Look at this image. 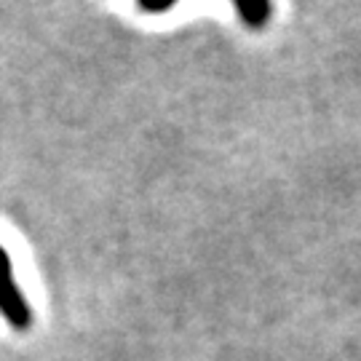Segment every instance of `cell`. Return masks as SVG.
Segmentation results:
<instances>
[{"label": "cell", "instance_id": "7a4b0ae2", "mask_svg": "<svg viewBox=\"0 0 361 361\" xmlns=\"http://www.w3.org/2000/svg\"><path fill=\"white\" fill-rule=\"evenodd\" d=\"M140 8L147 13H164L169 11V8H174V3L169 0V3H145V0H140Z\"/></svg>", "mask_w": 361, "mask_h": 361}, {"label": "cell", "instance_id": "6da1fadb", "mask_svg": "<svg viewBox=\"0 0 361 361\" xmlns=\"http://www.w3.org/2000/svg\"><path fill=\"white\" fill-rule=\"evenodd\" d=\"M235 13L241 16V22L249 27H265L273 13L271 3H238Z\"/></svg>", "mask_w": 361, "mask_h": 361}]
</instances>
